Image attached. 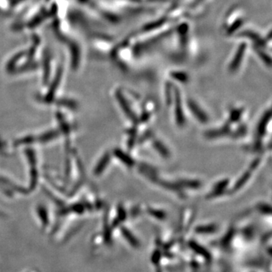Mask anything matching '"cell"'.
I'll use <instances>...</instances> for the list:
<instances>
[{"label": "cell", "mask_w": 272, "mask_h": 272, "mask_svg": "<svg viewBox=\"0 0 272 272\" xmlns=\"http://www.w3.org/2000/svg\"><path fill=\"white\" fill-rule=\"evenodd\" d=\"M259 209L265 214H270L271 213V206L266 203L259 205Z\"/></svg>", "instance_id": "obj_16"}, {"label": "cell", "mask_w": 272, "mask_h": 272, "mask_svg": "<svg viewBox=\"0 0 272 272\" xmlns=\"http://www.w3.org/2000/svg\"><path fill=\"white\" fill-rule=\"evenodd\" d=\"M123 234L124 235L125 238L127 241H129V244L132 246H138L139 242H138L137 240L135 239V237L132 236V233L129 231V230L126 229V228H123Z\"/></svg>", "instance_id": "obj_10"}, {"label": "cell", "mask_w": 272, "mask_h": 272, "mask_svg": "<svg viewBox=\"0 0 272 272\" xmlns=\"http://www.w3.org/2000/svg\"><path fill=\"white\" fill-rule=\"evenodd\" d=\"M260 159L256 160V161H254L251 165L252 168H255V167H257V166L259 165V164H260Z\"/></svg>", "instance_id": "obj_20"}, {"label": "cell", "mask_w": 272, "mask_h": 272, "mask_svg": "<svg viewBox=\"0 0 272 272\" xmlns=\"http://www.w3.org/2000/svg\"><path fill=\"white\" fill-rule=\"evenodd\" d=\"M109 159H110V158H109L108 155H106L105 157H104L102 161H101V163H100L99 166H98V172H101L103 170H104V167H106L107 162H108Z\"/></svg>", "instance_id": "obj_17"}, {"label": "cell", "mask_w": 272, "mask_h": 272, "mask_svg": "<svg viewBox=\"0 0 272 272\" xmlns=\"http://www.w3.org/2000/svg\"><path fill=\"white\" fill-rule=\"evenodd\" d=\"M228 180H222V181H219V182L216 183V185L214 186L215 190H225L227 186L228 185Z\"/></svg>", "instance_id": "obj_14"}, {"label": "cell", "mask_w": 272, "mask_h": 272, "mask_svg": "<svg viewBox=\"0 0 272 272\" xmlns=\"http://www.w3.org/2000/svg\"><path fill=\"white\" fill-rule=\"evenodd\" d=\"M114 154H116V156L117 157L118 159H120L123 164H126L128 167H133L135 164V161L131 158L129 155H128L126 153L123 152V151L120 149H116L115 151Z\"/></svg>", "instance_id": "obj_5"}, {"label": "cell", "mask_w": 272, "mask_h": 272, "mask_svg": "<svg viewBox=\"0 0 272 272\" xmlns=\"http://www.w3.org/2000/svg\"><path fill=\"white\" fill-rule=\"evenodd\" d=\"M154 147L162 156L165 157V158H168L170 156V152H169L168 149L159 141H155L154 142Z\"/></svg>", "instance_id": "obj_9"}, {"label": "cell", "mask_w": 272, "mask_h": 272, "mask_svg": "<svg viewBox=\"0 0 272 272\" xmlns=\"http://www.w3.org/2000/svg\"><path fill=\"white\" fill-rule=\"evenodd\" d=\"M170 88H171V86H170V89H169V86H167V92H166V94H167V104H170V102L172 101V94H171V91L172 90H170Z\"/></svg>", "instance_id": "obj_18"}, {"label": "cell", "mask_w": 272, "mask_h": 272, "mask_svg": "<svg viewBox=\"0 0 272 272\" xmlns=\"http://www.w3.org/2000/svg\"><path fill=\"white\" fill-rule=\"evenodd\" d=\"M250 177H251V173L250 172L247 171L245 173H244L242 177L238 180L236 183H235V186H234V189L235 190H239L240 188L243 187L244 184L247 183V181L250 180Z\"/></svg>", "instance_id": "obj_7"}, {"label": "cell", "mask_w": 272, "mask_h": 272, "mask_svg": "<svg viewBox=\"0 0 272 272\" xmlns=\"http://www.w3.org/2000/svg\"><path fill=\"white\" fill-rule=\"evenodd\" d=\"M189 108H190V111L192 112L194 116H195L196 118L202 123H206L209 121V118H208L207 115L205 113V112L199 107L198 104L195 102V101H193V100H189L188 102Z\"/></svg>", "instance_id": "obj_2"}, {"label": "cell", "mask_w": 272, "mask_h": 272, "mask_svg": "<svg viewBox=\"0 0 272 272\" xmlns=\"http://www.w3.org/2000/svg\"><path fill=\"white\" fill-rule=\"evenodd\" d=\"M151 216H154L156 219H164L166 218V213L163 211L158 210V209H149L148 210Z\"/></svg>", "instance_id": "obj_13"}, {"label": "cell", "mask_w": 272, "mask_h": 272, "mask_svg": "<svg viewBox=\"0 0 272 272\" xmlns=\"http://www.w3.org/2000/svg\"><path fill=\"white\" fill-rule=\"evenodd\" d=\"M230 132V129L228 126L222 128L219 130H210L206 132V135L208 138H217L223 135H226Z\"/></svg>", "instance_id": "obj_6"}, {"label": "cell", "mask_w": 272, "mask_h": 272, "mask_svg": "<svg viewBox=\"0 0 272 272\" xmlns=\"http://www.w3.org/2000/svg\"><path fill=\"white\" fill-rule=\"evenodd\" d=\"M271 117H272L271 110H268L263 115L260 123H259L258 127H257V134H258L259 137H263V135L266 133V128H267L268 124H269V121H270Z\"/></svg>", "instance_id": "obj_4"}, {"label": "cell", "mask_w": 272, "mask_h": 272, "mask_svg": "<svg viewBox=\"0 0 272 272\" xmlns=\"http://www.w3.org/2000/svg\"><path fill=\"white\" fill-rule=\"evenodd\" d=\"M175 99V113L177 117V122L180 126H183L185 122L184 112H183L182 104H181V97L178 89L174 90Z\"/></svg>", "instance_id": "obj_1"}, {"label": "cell", "mask_w": 272, "mask_h": 272, "mask_svg": "<svg viewBox=\"0 0 272 272\" xmlns=\"http://www.w3.org/2000/svg\"><path fill=\"white\" fill-rule=\"evenodd\" d=\"M117 99H118L120 106L123 107V111L126 113V114L128 116H129V118L130 119L132 122H134V123H138V122H139V119H138L137 116H135L134 112H132V110H131L130 107H129L128 103L126 102V99H125L123 94L118 93V94H117Z\"/></svg>", "instance_id": "obj_3"}, {"label": "cell", "mask_w": 272, "mask_h": 272, "mask_svg": "<svg viewBox=\"0 0 272 272\" xmlns=\"http://www.w3.org/2000/svg\"><path fill=\"white\" fill-rule=\"evenodd\" d=\"M243 110L241 109H236V110H233L231 112V115H230V120L233 123L238 121L239 119L241 118V114H242Z\"/></svg>", "instance_id": "obj_12"}, {"label": "cell", "mask_w": 272, "mask_h": 272, "mask_svg": "<svg viewBox=\"0 0 272 272\" xmlns=\"http://www.w3.org/2000/svg\"><path fill=\"white\" fill-rule=\"evenodd\" d=\"M149 118L150 113H148V112H145V113H142V116H141L140 120L142 122H146Z\"/></svg>", "instance_id": "obj_19"}, {"label": "cell", "mask_w": 272, "mask_h": 272, "mask_svg": "<svg viewBox=\"0 0 272 272\" xmlns=\"http://www.w3.org/2000/svg\"><path fill=\"white\" fill-rule=\"evenodd\" d=\"M180 184L181 186L184 187H188V188L197 189L199 188L201 185L200 181H195V180H183L180 181Z\"/></svg>", "instance_id": "obj_8"}, {"label": "cell", "mask_w": 272, "mask_h": 272, "mask_svg": "<svg viewBox=\"0 0 272 272\" xmlns=\"http://www.w3.org/2000/svg\"><path fill=\"white\" fill-rule=\"evenodd\" d=\"M216 230V227L215 225H202V226L197 227L196 231L198 233H212Z\"/></svg>", "instance_id": "obj_11"}, {"label": "cell", "mask_w": 272, "mask_h": 272, "mask_svg": "<svg viewBox=\"0 0 272 272\" xmlns=\"http://www.w3.org/2000/svg\"><path fill=\"white\" fill-rule=\"evenodd\" d=\"M175 79L177 80V81H180V82H185L187 81V76L184 74H180V73H174V74H172Z\"/></svg>", "instance_id": "obj_15"}]
</instances>
